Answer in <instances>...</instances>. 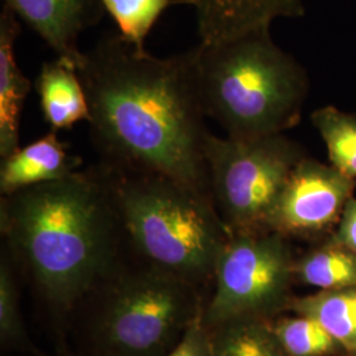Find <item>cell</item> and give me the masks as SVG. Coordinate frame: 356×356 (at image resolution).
Instances as JSON below:
<instances>
[{
	"mask_svg": "<svg viewBox=\"0 0 356 356\" xmlns=\"http://www.w3.org/2000/svg\"><path fill=\"white\" fill-rule=\"evenodd\" d=\"M78 74L101 161L161 175L213 198L204 157L210 131L186 53L160 58L110 35L83 51Z\"/></svg>",
	"mask_w": 356,
	"mask_h": 356,
	"instance_id": "6da1fadb",
	"label": "cell"
},
{
	"mask_svg": "<svg viewBox=\"0 0 356 356\" xmlns=\"http://www.w3.org/2000/svg\"><path fill=\"white\" fill-rule=\"evenodd\" d=\"M7 251L57 312L95 292L122 266L126 244L102 165L1 195Z\"/></svg>",
	"mask_w": 356,
	"mask_h": 356,
	"instance_id": "7a4b0ae2",
	"label": "cell"
},
{
	"mask_svg": "<svg viewBox=\"0 0 356 356\" xmlns=\"http://www.w3.org/2000/svg\"><path fill=\"white\" fill-rule=\"evenodd\" d=\"M206 118L232 139L285 134L301 122L309 92L305 69L282 51L270 28L186 51Z\"/></svg>",
	"mask_w": 356,
	"mask_h": 356,
	"instance_id": "3957f363",
	"label": "cell"
},
{
	"mask_svg": "<svg viewBox=\"0 0 356 356\" xmlns=\"http://www.w3.org/2000/svg\"><path fill=\"white\" fill-rule=\"evenodd\" d=\"M126 243L148 267L200 288L214 280L229 229L211 197L152 172L101 161Z\"/></svg>",
	"mask_w": 356,
	"mask_h": 356,
	"instance_id": "277c9868",
	"label": "cell"
},
{
	"mask_svg": "<svg viewBox=\"0 0 356 356\" xmlns=\"http://www.w3.org/2000/svg\"><path fill=\"white\" fill-rule=\"evenodd\" d=\"M95 292L98 356H168L204 309L197 286L145 264L120 268Z\"/></svg>",
	"mask_w": 356,
	"mask_h": 356,
	"instance_id": "5b68a950",
	"label": "cell"
},
{
	"mask_svg": "<svg viewBox=\"0 0 356 356\" xmlns=\"http://www.w3.org/2000/svg\"><path fill=\"white\" fill-rule=\"evenodd\" d=\"M305 156L285 134L239 140L210 132L204 151L210 191L231 234L267 229L286 179Z\"/></svg>",
	"mask_w": 356,
	"mask_h": 356,
	"instance_id": "8992f818",
	"label": "cell"
},
{
	"mask_svg": "<svg viewBox=\"0 0 356 356\" xmlns=\"http://www.w3.org/2000/svg\"><path fill=\"white\" fill-rule=\"evenodd\" d=\"M289 239L273 231L231 234L216 268V289L204 305L207 327L229 319H270L286 309L294 280Z\"/></svg>",
	"mask_w": 356,
	"mask_h": 356,
	"instance_id": "52a82bcc",
	"label": "cell"
},
{
	"mask_svg": "<svg viewBox=\"0 0 356 356\" xmlns=\"http://www.w3.org/2000/svg\"><path fill=\"white\" fill-rule=\"evenodd\" d=\"M354 191V179L306 154L286 179L267 229L286 239L319 236L338 225Z\"/></svg>",
	"mask_w": 356,
	"mask_h": 356,
	"instance_id": "ba28073f",
	"label": "cell"
},
{
	"mask_svg": "<svg viewBox=\"0 0 356 356\" xmlns=\"http://www.w3.org/2000/svg\"><path fill=\"white\" fill-rule=\"evenodd\" d=\"M19 20L24 22L45 41L58 60L76 67L83 51L79 35L102 17L99 0H3Z\"/></svg>",
	"mask_w": 356,
	"mask_h": 356,
	"instance_id": "9c48e42d",
	"label": "cell"
},
{
	"mask_svg": "<svg viewBox=\"0 0 356 356\" xmlns=\"http://www.w3.org/2000/svg\"><path fill=\"white\" fill-rule=\"evenodd\" d=\"M194 8L200 42L216 44L305 15V0H184Z\"/></svg>",
	"mask_w": 356,
	"mask_h": 356,
	"instance_id": "30bf717a",
	"label": "cell"
},
{
	"mask_svg": "<svg viewBox=\"0 0 356 356\" xmlns=\"http://www.w3.org/2000/svg\"><path fill=\"white\" fill-rule=\"evenodd\" d=\"M81 157L69 152V145L51 129L36 141L19 147L1 159L0 193L10 195L33 185L67 177L79 169Z\"/></svg>",
	"mask_w": 356,
	"mask_h": 356,
	"instance_id": "8fae6325",
	"label": "cell"
},
{
	"mask_svg": "<svg viewBox=\"0 0 356 356\" xmlns=\"http://www.w3.org/2000/svg\"><path fill=\"white\" fill-rule=\"evenodd\" d=\"M22 26L19 17L3 6L0 13V157L20 147V119L32 83L15 54Z\"/></svg>",
	"mask_w": 356,
	"mask_h": 356,
	"instance_id": "7c38bea8",
	"label": "cell"
},
{
	"mask_svg": "<svg viewBox=\"0 0 356 356\" xmlns=\"http://www.w3.org/2000/svg\"><path fill=\"white\" fill-rule=\"evenodd\" d=\"M44 120L53 131L72 128L78 122H89L86 91L78 70L63 60L44 63L35 81Z\"/></svg>",
	"mask_w": 356,
	"mask_h": 356,
	"instance_id": "4fadbf2b",
	"label": "cell"
},
{
	"mask_svg": "<svg viewBox=\"0 0 356 356\" xmlns=\"http://www.w3.org/2000/svg\"><path fill=\"white\" fill-rule=\"evenodd\" d=\"M285 310L317 321L342 347L344 355L356 356V288L292 297Z\"/></svg>",
	"mask_w": 356,
	"mask_h": 356,
	"instance_id": "5bb4252c",
	"label": "cell"
},
{
	"mask_svg": "<svg viewBox=\"0 0 356 356\" xmlns=\"http://www.w3.org/2000/svg\"><path fill=\"white\" fill-rule=\"evenodd\" d=\"M294 280L319 291L356 288V254L332 238L294 260Z\"/></svg>",
	"mask_w": 356,
	"mask_h": 356,
	"instance_id": "9a60e30c",
	"label": "cell"
},
{
	"mask_svg": "<svg viewBox=\"0 0 356 356\" xmlns=\"http://www.w3.org/2000/svg\"><path fill=\"white\" fill-rule=\"evenodd\" d=\"M213 356H288L270 319H229L209 327Z\"/></svg>",
	"mask_w": 356,
	"mask_h": 356,
	"instance_id": "2e32d148",
	"label": "cell"
},
{
	"mask_svg": "<svg viewBox=\"0 0 356 356\" xmlns=\"http://www.w3.org/2000/svg\"><path fill=\"white\" fill-rule=\"evenodd\" d=\"M310 119L327 148L331 165L356 181V114L325 106Z\"/></svg>",
	"mask_w": 356,
	"mask_h": 356,
	"instance_id": "e0dca14e",
	"label": "cell"
},
{
	"mask_svg": "<svg viewBox=\"0 0 356 356\" xmlns=\"http://www.w3.org/2000/svg\"><path fill=\"white\" fill-rule=\"evenodd\" d=\"M103 10L114 19L119 35L139 51L166 10L179 0H99Z\"/></svg>",
	"mask_w": 356,
	"mask_h": 356,
	"instance_id": "ac0fdd59",
	"label": "cell"
},
{
	"mask_svg": "<svg viewBox=\"0 0 356 356\" xmlns=\"http://www.w3.org/2000/svg\"><path fill=\"white\" fill-rule=\"evenodd\" d=\"M272 329L288 356H331L343 353L317 321L305 316L276 319L272 322Z\"/></svg>",
	"mask_w": 356,
	"mask_h": 356,
	"instance_id": "d6986e66",
	"label": "cell"
},
{
	"mask_svg": "<svg viewBox=\"0 0 356 356\" xmlns=\"http://www.w3.org/2000/svg\"><path fill=\"white\" fill-rule=\"evenodd\" d=\"M0 339L4 346L36 353L22 321L19 294L8 257H3L0 263Z\"/></svg>",
	"mask_w": 356,
	"mask_h": 356,
	"instance_id": "ffe728a7",
	"label": "cell"
},
{
	"mask_svg": "<svg viewBox=\"0 0 356 356\" xmlns=\"http://www.w3.org/2000/svg\"><path fill=\"white\" fill-rule=\"evenodd\" d=\"M168 356H213L210 331L204 321V312L194 319L175 350Z\"/></svg>",
	"mask_w": 356,
	"mask_h": 356,
	"instance_id": "44dd1931",
	"label": "cell"
},
{
	"mask_svg": "<svg viewBox=\"0 0 356 356\" xmlns=\"http://www.w3.org/2000/svg\"><path fill=\"white\" fill-rule=\"evenodd\" d=\"M337 231L331 236L335 242L343 244L356 254V198L353 197L344 207Z\"/></svg>",
	"mask_w": 356,
	"mask_h": 356,
	"instance_id": "7402d4cb",
	"label": "cell"
}]
</instances>
